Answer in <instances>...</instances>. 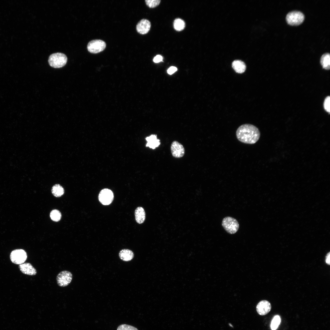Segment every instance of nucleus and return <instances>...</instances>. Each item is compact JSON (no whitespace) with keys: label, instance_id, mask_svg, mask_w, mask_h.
<instances>
[{"label":"nucleus","instance_id":"obj_6","mask_svg":"<svg viewBox=\"0 0 330 330\" xmlns=\"http://www.w3.org/2000/svg\"><path fill=\"white\" fill-rule=\"evenodd\" d=\"M106 44L103 41L95 39L90 41L88 44L87 49L90 53H97L103 51L105 48Z\"/></svg>","mask_w":330,"mask_h":330},{"label":"nucleus","instance_id":"obj_10","mask_svg":"<svg viewBox=\"0 0 330 330\" xmlns=\"http://www.w3.org/2000/svg\"><path fill=\"white\" fill-rule=\"evenodd\" d=\"M258 314L261 315H265L268 314L271 309L270 303L267 300H262L259 302L256 307Z\"/></svg>","mask_w":330,"mask_h":330},{"label":"nucleus","instance_id":"obj_24","mask_svg":"<svg viewBox=\"0 0 330 330\" xmlns=\"http://www.w3.org/2000/svg\"><path fill=\"white\" fill-rule=\"evenodd\" d=\"M330 97L328 96L326 97L324 102V107L325 110L329 113L330 112Z\"/></svg>","mask_w":330,"mask_h":330},{"label":"nucleus","instance_id":"obj_13","mask_svg":"<svg viewBox=\"0 0 330 330\" xmlns=\"http://www.w3.org/2000/svg\"><path fill=\"white\" fill-rule=\"evenodd\" d=\"M145 139L147 141L146 146L153 149L158 147L160 144V140L157 139L156 135L152 134L147 137Z\"/></svg>","mask_w":330,"mask_h":330},{"label":"nucleus","instance_id":"obj_17","mask_svg":"<svg viewBox=\"0 0 330 330\" xmlns=\"http://www.w3.org/2000/svg\"><path fill=\"white\" fill-rule=\"evenodd\" d=\"M320 63L323 68L329 70L330 68V55L329 53L323 54L321 58Z\"/></svg>","mask_w":330,"mask_h":330},{"label":"nucleus","instance_id":"obj_11","mask_svg":"<svg viewBox=\"0 0 330 330\" xmlns=\"http://www.w3.org/2000/svg\"><path fill=\"white\" fill-rule=\"evenodd\" d=\"M151 23L148 20L142 19L139 21L136 25L138 32L141 34H147L149 31Z\"/></svg>","mask_w":330,"mask_h":330},{"label":"nucleus","instance_id":"obj_28","mask_svg":"<svg viewBox=\"0 0 330 330\" xmlns=\"http://www.w3.org/2000/svg\"><path fill=\"white\" fill-rule=\"evenodd\" d=\"M229 325L230 326L233 327V326L230 324H229Z\"/></svg>","mask_w":330,"mask_h":330},{"label":"nucleus","instance_id":"obj_20","mask_svg":"<svg viewBox=\"0 0 330 330\" xmlns=\"http://www.w3.org/2000/svg\"><path fill=\"white\" fill-rule=\"evenodd\" d=\"M50 216L51 219L55 222L59 221L61 218V215L60 211L56 209L52 211L50 214Z\"/></svg>","mask_w":330,"mask_h":330},{"label":"nucleus","instance_id":"obj_26","mask_svg":"<svg viewBox=\"0 0 330 330\" xmlns=\"http://www.w3.org/2000/svg\"><path fill=\"white\" fill-rule=\"evenodd\" d=\"M163 57L160 55H157L153 59V61L155 63H158L162 61Z\"/></svg>","mask_w":330,"mask_h":330},{"label":"nucleus","instance_id":"obj_18","mask_svg":"<svg viewBox=\"0 0 330 330\" xmlns=\"http://www.w3.org/2000/svg\"><path fill=\"white\" fill-rule=\"evenodd\" d=\"M51 191L53 195L56 197L61 196L64 193V190L63 187L58 184H56L53 186Z\"/></svg>","mask_w":330,"mask_h":330},{"label":"nucleus","instance_id":"obj_16","mask_svg":"<svg viewBox=\"0 0 330 330\" xmlns=\"http://www.w3.org/2000/svg\"><path fill=\"white\" fill-rule=\"evenodd\" d=\"M119 255L120 259L125 261L131 260L134 256V254L131 250L128 249H123L120 251Z\"/></svg>","mask_w":330,"mask_h":330},{"label":"nucleus","instance_id":"obj_21","mask_svg":"<svg viewBox=\"0 0 330 330\" xmlns=\"http://www.w3.org/2000/svg\"><path fill=\"white\" fill-rule=\"evenodd\" d=\"M281 319L278 315L275 316L273 318L271 324V328L272 330H276L280 323Z\"/></svg>","mask_w":330,"mask_h":330},{"label":"nucleus","instance_id":"obj_5","mask_svg":"<svg viewBox=\"0 0 330 330\" xmlns=\"http://www.w3.org/2000/svg\"><path fill=\"white\" fill-rule=\"evenodd\" d=\"M11 262L14 264L20 265L23 263L26 260L27 255L26 252L22 249H15L13 251L10 255Z\"/></svg>","mask_w":330,"mask_h":330},{"label":"nucleus","instance_id":"obj_7","mask_svg":"<svg viewBox=\"0 0 330 330\" xmlns=\"http://www.w3.org/2000/svg\"><path fill=\"white\" fill-rule=\"evenodd\" d=\"M72 279V273L67 270L61 272L56 277L57 284L59 286L61 287L68 286L71 282Z\"/></svg>","mask_w":330,"mask_h":330},{"label":"nucleus","instance_id":"obj_25","mask_svg":"<svg viewBox=\"0 0 330 330\" xmlns=\"http://www.w3.org/2000/svg\"><path fill=\"white\" fill-rule=\"evenodd\" d=\"M177 70V68L174 66H171L168 68L167 72L168 74L171 75L176 72Z\"/></svg>","mask_w":330,"mask_h":330},{"label":"nucleus","instance_id":"obj_2","mask_svg":"<svg viewBox=\"0 0 330 330\" xmlns=\"http://www.w3.org/2000/svg\"><path fill=\"white\" fill-rule=\"evenodd\" d=\"M67 61V57L64 53H53L49 56L48 62L50 66L55 68H61L64 66Z\"/></svg>","mask_w":330,"mask_h":330},{"label":"nucleus","instance_id":"obj_3","mask_svg":"<svg viewBox=\"0 0 330 330\" xmlns=\"http://www.w3.org/2000/svg\"><path fill=\"white\" fill-rule=\"evenodd\" d=\"M222 225L226 232L230 234L236 233L239 227V225L237 220L229 216L226 217L223 219Z\"/></svg>","mask_w":330,"mask_h":330},{"label":"nucleus","instance_id":"obj_14","mask_svg":"<svg viewBox=\"0 0 330 330\" xmlns=\"http://www.w3.org/2000/svg\"><path fill=\"white\" fill-rule=\"evenodd\" d=\"M135 219L138 224L143 223L145 219V212L144 208L140 207H137L134 212Z\"/></svg>","mask_w":330,"mask_h":330},{"label":"nucleus","instance_id":"obj_1","mask_svg":"<svg viewBox=\"0 0 330 330\" xmlns=\"http://www.w3.org/2000/svg\"><path fill=\"white\" fill-rule=\"evenodd\" d=\"M237 139L245 144H252L259 140L260 135L258 128L249 124H243L240 126L236 132Z\"/></svg>","mask_w":330,"mask_h":330},{"label":"nucleus","instance_id":"obj_22","mask_svg":"<svg viewBox=\"0 0 330 330\" xmlns=\"http://www.w3.org/2000/svg\"><path fill=\"white\" fill-rule=\"evenodd\" d=\"M145 2L146 5L149 8H154L158 6L160 2V0H146Z\"/></svg>","mask_w":330,"mask_h":330},{"label":"nucleus","instance_id":"obj_23","mask_svg":"<svg viewBox=\"0 0 330 330\" xmlns=\"http://www.w3.org/2000/svg\"><path fill=\"white\" fill-rule=\"evenodd\" d=\"M117 330H138L136 328L131 325L122 324L119 325Z\"/></svg>","mask_w":330,"mask_h":330},{"label":"nucleus","instance_id":"obj_9","mask_svg":"<svg viewBox=\"0 0 330 330\" xmlns=\"http://www.w3.org/2000/svg\"><path fill=\"white\" fill-rule=\"evenodd\" d=\"M170 149L172 155L175 158H181L185 153V149L183 145L176 141H174L172 143Z\"/></svg>","mask_w":330,"mask_h":330},{"label":"nucleus","instance_id":"obj_4","mask_svg":"<svg viewBox=\"0 0 330 330\" xmlns=\"http://www.w3.org/2000/svg\"><path fill=\"white\" fill-rule=\"evenodd\" d=\"M304 15L301 12L292 11L289 12L286 16L288 23L291 25H298L301 24L304 19Z\"/></svg>","mask_w":330,"mask_h":330},{"label":"nucleus","instance_id":"obj_27","mask_svg":"<svg viewBox=\"0 0 330 330\" xmlns=\"http://www.w3.org/2000/svg\"><path fill=\"white\" fill-rule=\"evenodd\" d=\"M330 252H329L327 253L326 256L325 262L328 265H330Z\"/></svg>","mask_w":330,"mask_h":330},{"label":"nucleus","instance_id":"obj_8","mask_svg":"<svg viewBox=\"0 0 330 330\" xmlns=\"http://www.w3.org/2000/svg\"><path fill=\"white\" fill-rule=\"evenodd\" d=\"M98 198L100 202L104 205L110 204L114 199L113 192L108 189L101 190L98 195Z\"/></svg>","mask_w":330,"mask_h":330},{"label":"nucleus","instance_id":"obj_15","mask_svg":"<svg viewBox=\"0 0 330 330\" xmlns=\"http://www.w3.org/2000/svg\"><path fill=\"white\" fill-rule=\"evenodd\" d=\"M232 67L235 71L238 73H243L246 69L245 64L240 60L234 61L232 63Z\"/></svg>","mask_w":330,"mask_h":330},{"label":"nucleus","instance_id":"obj_19","mask_svg":"<svg viewBox=\"0 0 330 330\" xmlns=\"http://www.w3.org/2000/svg\"><path fill=\"white\" fill-rule=\"evenodd\" d=\"M174 28L177 31H180L182 30L185 27V22L182 19L179 18L175 20L174 22Z\"/></svg>","mask_w":330,"mask_h":330},{"label":"nucleus","instance_id":"obj_12","mask_svg":"<svg viewBox=\"0 0 330 330\" xmlns=\"http://www.w3.org/2000/svg\"><path fill=\"white\" fill-rule=\"evenodd\" d=\"M19 266L20 271L24 274L33 276L37 273L36 269L29 263H24L19 265Z\"/></svg>","mask_w":330,"mask_h":330}]
</instances>
